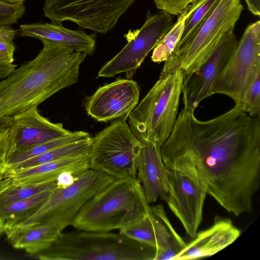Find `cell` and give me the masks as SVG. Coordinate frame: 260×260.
<instances>
[{"label":"cell","mask_w":260,"mask_h":260,"mask_svg":"<svg viewBox=\"0 0 260 260\" xmlns=\"http://www.w3.org/2000/svg\"><path fill=\"white\" fill-rule=\"evenodd\" d=\"M167 168L201 180L207 194L236 216L251 212L260 184V118L234 107L202 121L184 107L160 146Z\"/></svg>","instance_id":"cell-1"},{"label":"cell","mask_w":260,"mask_h":260,"mask_svg":"<svg viewBox=\"0 0 260 260\" xmlns=\"http://www.w3.org/2000/svg\"><path fill=\"white\" fill-rule=\"evenodd\" d=\"M38 55L0 81V115L13 117L77 83L86 54L41 40Z\"/></svg>","instance_id":"cell-2"},{"label":"cell","mask_w":260,"mask_h":260,"mask_svg":"<svg viewBox=\"0 0 260 260\" xmlns=\"http://www.w3.org/2000/svg\"><path fill=\"white\" fill-rule=\"evenodd\" d=\"M149 204L138 180L115 179L84 204L72 225L87 231L120 230L146 217Z\"/></svg>","instance_id":"cell-3"},{"label":"cell","mask_w":260,"mask_h":260,"mask_svg":"<svg viewBox=\"0 0 260 260\" xmlns=\"http://www.w3.org/2000/svg\"><path fill=\"white\" fill-rule=\"evenodd\" d=\"M77 230L61 233L32 255L42 260H154L156 249L119 233Z\"/></svg>","instance_id":"cell-4"},{"label":"cell","mask_w":260,"mask_h":260,"mask_svg":"<svg viewBox=\"0 0 260 260\" xmlns=\"http://www.w3.org/2000/svg\"><path fill=\"white\" fill-rule=\"evenodd\" d=\"M184 76L180 70L158 80L128 115V124L141 142L161 146L177 120Z\"/></svg>","instance_id":"cell-5"},{"label":"cell","mask_w":260,"mask_h":260,"mask_svg":"<svg viewBox=\"0 0 260 260\" xmlns=\"http://www.w3.org/2000/svg\"><path fill=\"white\" fill-rule=\"evenodd\" d=\"M243 10L241 0H220L194 36L183 45L174 49L165 61L159 77L178 70L184 77L196 72L225 35L234 30Z\"/></svg>","instance_id":"cell-6"},{"label":"cell","mask_w":260,"mask_h":260,"mask_svg":"<svg viewBox=\"0 0 260 260\" xmlns=\"http://www.w3.org/2000/svg\"><path fill=\"white\" fill-rule=\"evenodd\" d=\"M112 121L92 137L90 169L105 172L115 179H137V161L142 143L126 122Z\"/></svg>","instance_id":"cell-7"},{"label":"cell","mask_w":260,"mask_h":260,"mask_svg":"<svg viewBox=\"0 0 260 260\" xmlns=\"http://www.w3.org/2000/svg\"><path fill=\"white\" fill-rule=\"evenodd\" d=\"M115 179L105 172L89 169L76 176L71 186L66 188L56 186L34 214L18 224L54 223L63 230L72 224L88 200Z\"/></svg>","instance_id":"cell-8"},{"label":"cell","mask_w":260,"mask_h":260,"mask_svg":"<svg viewBox=\"0 0 260 260\" xmlns=\"http://www.w3.org/2000/svg\"><path fill=\"white\" fill-rule=\"evenodd\" d=\"M260 73V21L250 24L227 63L215 80L211 95H226L238 106L256 75Z\"/></svg>","instance_id":"cell-9"},{"label":"cell","mask_w":260,"mask_h":260,"mask_svg":"<svg viewBox=\"0 0 260 260\" xmlns=\"http://www.w3.org/2000/svg\"><path fill=\"white\" fill-rule=\"evenodd\" d=\"M136 0H45V16L51 22L71 21L105 34L112 29Z\"/></svg>","instance_id":"cell-10"},{"label":"cell","mask_w":260,"mask_h":260,"mask_svg":"<svg viewBox=\"0 0 260 260\" xmlns=\"http://www.w3.org/2000/svg\"><path fill=\"white\" fill-rule=\"evenodd\" d=\"M173 24L171 15L167 12L160 10L151 14L148 12L141 28L131 30L124 35L127 43L100 69L98 77H112L125 73L127 79H131Z\"/></svg>","instance_id":"cell-11"},{"label":"cell","mask_w":260,"mask_h":260,"mask_svg":"<svg viewBox=\"0 0 260 260\" xmlns=\"http://www.w3.org/2000/svg\"><path fill=\"white\" fill-rule=\"evenodd\" d=\"M167 172L168 188L165 201L186 233L193 238L202 220L207 194L206 187L201 180L188 172L168 168Z\"/></svg>","instance_id":"cell-12"},{"label":"cell","mask_w":260,"mask_h":260,"mask_svg":"<svg viewBox=\"0 0 260 260\" xmlns=\"http://www.w3.org/2000/svg\"><path fill=\"white\" fill-rule=\"evenodd\" d=\"M140 92L137 82L131 79H118L87 96L84 108L88 115L98 122L127 118L139 103Z\"/></svg>","instance_id":"cell-13"},{"label":"cell","mask_w":260,"mask_h":260,"mask_svg":"<svg viewBox=\"0 0 260 260\" xmlns=\"http://www.w3.org/2000/svg\"><path fill=\"white\" fill-rule=\"evenodd\" d=\"M238 42L234 30L229 31L200 68L189 76L184 77L182 89L184 107L195 110L202 101L212 95L213 85Z\"/></svg>","instance_id":"cell-14"},{"label":"cell","mask_w":260,"mask_h":260,"mask_svg":"<svg viewBox=\"0 0 260 260\" xmlns=\"http://www.w3.org/2000/svg\"><path fill=\"white\" fill-rule=\"evenodd\" d=\"M13 119L10 129V153L59 138L72 132L64 128L62 123H53L42 116L37 106L13 116Z\"/></svg>","instance_id":"cell-15"},{"label":"cell","mask_w":260,"mask_h":260,"mask_svg":"<svg viewBox=\"0 0 260 260\" xmlns=\"http://www.w3.org/2000/svg\"><path fill=\"white\" fill-rule=\"evenodd\" d=\"M137 161V179L149 204L165 201L168 188L167 168L162 159L160 146L154 142H142Z\"/></svg>","instance_id":"cell-16"},{"label":"cell","mask_w":260,"mask_h":260,"mask_svg":"<svg viewBox=\"0 0 260 260\" xmlns=\"http://www.w3.org/2000/svg\"><path fill=\"white\" fill-rule=\"evenodd\" d=\"M240 231L228 218L216 216L213 225L197 233L194 239L175 260L195 259L212 256L233 243L240 236Z\"/></svg>","instance_id":"cell-17"},{"label":"cell","mask_w":260,"mask_h":260,"mask_svg":"<svg viewBox=\"0 0 260 260\" xmlns=\"http://www.w3.org/2000/svg\"><path fill=\"white\" fill-rule=\"evenodd\" d=\"M119 234L156 250L165 248L179 235L160 204L150 207V212L146 217L119 230Z\"/></svg>","instance_id":"cell-18"},{"label":"cell","mask_w":260,"mask_h":260,"mask_svg":"<svg viewBox=\"0 0 260 260\" xmlns=\"http://www.w3.org/2000/svg\"><path fill=\"white\" fill-rule=\"evenodd\" d=\"M89 153L68 157L42 164L32 167L9 170L7 175L12 179V185H35L55 182L64 172L77 176L90 169Z\"/></svg>","instance_id":"cell-19"},{"label":"cell","mask_w":260,"mask_h":260,"mask_svg":"<svg viewBox=\"0 0 260 260\" xmlns=\"http://www.w3.org/2000/svg\"><path fill=\"white\" fill-rule=\"evenodd\" d=\"M21 37L47 40L63 45L74 51L92 55L95 50L96 35H87L81 29L71 30L61 24L35 23L20 26Z\"/></svg>","instance_id":"cell-20"},{"label":"cell","mask_w":260,"mask_h":260,"mask_svg":"<svg viewBox=\"0 0 260 260\" xmlns=\"http://www.w3.org/2000/svg\"><path fill=\"white\" fill-rule=\"evenodd\" d=\"M62 231L54 223L16 224L5 228L4 233L14 248L34 255L49 247Z\"/></svg>","instance_id":"cell-21"},{"label":"cell","mask_w":260,"mask_h":260,"mask_svg":"<svg viewBox=\"0 0 260 260\" xmlns=\"http://www.w3.org/2000/svg\"><path fill=\"white\" fill-rule=\"evenodd\" d=\"M91 144L92 137L89 136L55 148L21 162L9 166L8 170H17L28 168L68 157L88 153L91 149Z\"/></svg>","instance_id":"cell-22"},{"label":"cell","mask_w":260,"mask_h":260,"mask_svg":"<svg viewBox=\"0 0 260 260\" xmlns=\"http://www.w3.org/2000/svg\"><path fill=\"white\" fill-rule=\"evenodd\" d=\"M51 191H44L0 208V217L4 227L19 223L34 214L46 201Z\"/></svg>","instance_id":"cell-23"},{"label":"cell","mask_w":260,"mask_h":260,"mask_svg":"<svg viewBox=\"0 0 260 260\" xmlns=\"http://www.w3.org/2000/svg\"><path fill=\"white\" fill-rule=\"evenodd\" d=\"M89 136V134L84 131L72 132L69 135L41 144L25 149L15 150L9 154L8 159V166L21 162L55 148L86 138Z\"/></svg>","instance_id":"cell-24"},{"label":"cell","mask_w":260,"mask_h":260,"mask_svg":"<svg viewBox=\"0 0 260 260\" xmlns=\"http://www.w3.org/2000/svg\"><path fill=\"white\" fill-rule=\"evenodd\" d=\"M196 6V2L187 10L178 16L177 21L153 49L151 60L155 63L165 61L170 56L178 42L184 28L185 21Z\"/></svg>","instance_id":"cell-25"},{"label":"cell","mask_w":260,"mask_h":260,"mask_svg":"<svg viewBox=\"0 0 260 260\" xmlns=\"http://www.w3.org/2000/svg\"><path fill=\"white\" fill-rule=\"evenodd\" d=\"M220 1L197 0L196 1L194 9L185 20L181 37L175 48L183 45L194 36Z\"/></svg>","instance_id":"cell-26"},{"label":"cell","mask_w":260,"mask_h":260,"mask_svg":"<svg viewBox=\"0 0 260 260\" xmlns=\"http://www.w3.org/2000/svg\"><path fill=\"white\" fill-rule=\"evenodd\" d=\"M57 186L55 182L35 185H12L0 193V208Z\"/></svg>","instance_id":"cell-27"},{"label":"cell","mask_w":260,"mask_h":260,"mask_svg":"<svg viewBox=\"0 0 260 260\" xmlns=\"http://www.w3.org/2000/svg\"><path fill=\"white\" fill-rule=\"evenodd\" d=\"M236 107L251 117L259 116L260 73L247 88L240 105Z\"/></svg>","instance_id":"cell-28"},{"label":"cell","mask_w":260,"mask_h":260,"mask_svg":"<svg viewBox=\"0 0 260 260\" xmlns=\"http://www.w3.org/2000/svg\"><path fill=\"white\" fill-rule=\"evenodd\" d=\"M25 12L23 4H9L0 1V27H8L17 23Z\"/></svg>","instance_id":"cell-29"},{"label":"cell","mask_w":260,"mask_h":260,"mask_svg":"<svg viewBox=\"0 0 260 260\" xmlns=\"http://www.w3.org/2000/svg\"><path fill=\"white\" fill-rule=\"evenodd\" d=\"M197 0H153L156 8L170 15L179 16Z\"/></svg>","instance_id":"cell-30"},{"label":"cell","mask_w":260,"mask_h":260,"mask_svg":"<svg viewBox=\"0 0 260 260\" xmlns=\"http://www.w3.org/2000/svg\"><path fill=\"white\" fill-rule=\"evenodd\" d=\"M10 127L0 129V180L6 176L8 169Z\"/></svg>","instance_id":"cell-31"},{"label":"cell","mask_w":260,"mask_h":260,"mask_svg":"<svg viewBox=\"0 0 260 260\" xmlns=\"http://www.w3.org/2000/svg\"><path fill=\"white\" fill-rule=\"evenodd\" d=\"M15 49L13 42L0 41V58L8 63H13Z\"/></svg>","instance_id":"cell-32"},{"label":"cell","mask_w":260,"mask_h":260,"mask_svg":"<svg viewBox=\"0 0 260 260\" xmlns=\"http://www.w3.org/2000/svg\"><path fill=\"white\" fill-rule=\"evenodd\" d=\"M76 179V176L72 173L64 172L60 174L56 179L55 182L57 186L61 188H66L72 185Z\"/></svg>","instance_id":"cell-33"},{"label":"cell","mask_w":260,"mask_h":260,"mask_svg":"<svg viewBox=\"0 0 260 260\" xmlns=\"http://www.w3.org/2000/svg\"><path fill=\"white\" fill-rule=\"evenodd\" d=\"M17 31V30L12 29L9 27H0V41L13 42Z\"/></svg>","instance_id":"cell-34"},{"label":"cell","mask_w":260,"mask_h":260,"mask_svg":"<svg viewBox=\"0 0 260 260\" xmlns=\"http://www.w3.org/2000/svg\"><path fill=\"white\" fill-rule=\"evenodd\" d=\"M16 67L17 65L13 63H8L0 58V79L7 77Z\"/></svg>","instance_id":"cell-35"},{"label":"cell","mask_w":260,"mask_h":260,"mask_svg":"<svg viewBox=\"0 0 260 260\" xmlns=\"http://www.w3.org/2000/svg\"><path fill=\"white\" fill-rule=\"evenodd\" d=\"M249 11L254 15H260V0H245Z\"/></svg>","instance_id":"cell-36"},{"label":"cell","mask_w":260,"mask_h":260,"mask_svg":"<svg viewBox=\"0 0 260 260\" xmlns=\"http://www.w3.org/2000/svg\"><path fill=\"white\" fill-rule=\"evenodd\" d=\"M13 117L0 115V129L10 127L13 124Z\"/></svg>","instance_id":"cell-37"},{"label":"cell","mask_w":260,"mask_h":260,"mask_svg":"<svg viewBox=\"0 0 260 260\" xmlns=\"http://www.w3.org/2000/svg\"><path fill=\"white\" fill-rule=\"evenodd\" d=\"M11 185H12V179L8 176H5L0 180V193Z\"/></svg>","instance_id":"cell-38"},{"label":"cell","mask_w":260,"mask_h":260,"mask_svg":"<svg viewBox=\"0 0 260 260\" xmlns=\"http://www.w3.org/2000/svg\"><path fill=\"white\" fill-rule=\"evenodd\" d=\"M1 1L4 2L5 3H9V4H23L25 0H0Z\"/></svg>","instance_id":"cell-39"},{"label":"cell","mask_w":260,"mask_h":260,"mask_svg":"<svg viewBox=\"0 0 260 260\" xmlns=\"http://www.w3.org/2000/svg\"><path fill=\"white\" fill-rule=\"evenodd\" d=\"M5 232V227L4 222L0 217V237Z\"/></svg>","instance_id":"cell-40"}]
</instances>
